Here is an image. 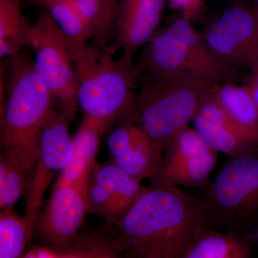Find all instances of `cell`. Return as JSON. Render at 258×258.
Returning <instances> with one entry per match:
<instances>
[{"label": "cell", "mask_w": 258, "mask_h": 258, "mask_svg": "<svg viewBox=\"0 0 258 258\" xmlns=\"http://www.w3.org/2000/svg\"><path fill=\"white\" fill-rule=\"evenodd\" d=\"M143 74L133 107L123 121L138 125L164 147L192 120L205 93L220 83L189 73Z\"/></svg>", "instance_id": "4"}, {"label": "cell", "mask_w": 258, "mask_h": 258, "mask_svg": "<svg viewBox=\"0 0 258 258\" xmlns=\"http://www.w3.org/2000/svg\"><path fill=\"white\" fill-rule=\"evenodd\" d=\"M121 252L115 247L111 225L81 234L67 247L55 249L35 245L25 254V258H117Z\"/></svg>", "instance_id": "14"}, {"label": "cell", "mask_w": 258, "mask_h": 258, "mask_svg": "<svg viewBox=\"0 0 258 258\" xmlns=\"http://www.w3.org/2000/svg\"><path fill=\"white\" fill-rule=\"evenodd\" d=\"M115 43H90L73 57L78 81V106L84 118L102 133L118 118H125L135 101L139 76L133 60L120 55Z\"/></svg>", "instance_id": "3"}, {"label": "cell", "mask_w": 258, "mask_h": 258, "mask_svg": "<svg viewBox=\"0 0 258 258\" xmlns=\"http://www.w3.org/2000/svg\"><path fill=\"white\" fill-rule=\"evenodd\" d=\"M202 201L212 228L250 233L257 229L258 147L230 157Z\"/></svg>", "instance_id": "6"}, {"label": "cell", "mask_w": 258, "mask_h": 258, "mask_svg": "<svg viewBox=\"0 0 258 258\" xmlns=\"http://www.w3.org/2000/svg\"><path fill=\"white\" fill-rule=\"evenodd\" d=\"M212 88L202 98L192 119L195 128L209 147L230 158L258 147L252 137L237 128L227 118L214 98Z\"/></svg>", "instance_id": "12"}, {"label": "cell", "mask_w": 258, "mask_h": 258, "mask_svg": "<svg viewBox=\"0 0 258 258\" xmlns=\"http://www.w3.org/2000/svg\"><path fill=\"white\" fill-rule=\"evenodd\" d=\"M34 25L24 15L21 0H0V57L10 58L30 47Z\"/></svg>", "instance_id": "16"}, {"label": "cell", "mask_w": 258, "mask_h": 258, "mask_svg": "<svg viewBox=\"0 0 258 258\" xmlns=\"http://www.w3.org/2000/svg\"><path fill=\"white\" fill-rule=\"evenodd\" d=\"M27 1L32 4L42 5V6H46L48 8L51 5L57 3V2L62 1V0H27Z\"/></svg>", "instance_id": "26"}, {"label": "cell", "mask_w": 258, "mask_h": 258, "mask_svg": "<svg viewBox=\"0 0 258 258\" xmlns=\"http://www.w3.org/2000/svg\"><path fill=\"white\" fill-rule=\"evenodd\" d=\"M29 182L28 176L25 175L18 163L8 157V171L4 179L0 181L1 210L13 208L23 194L26 193Z\"/></svg>", "instance_id": "23"}, {"label": "cell", "mask_w": 258, "mask_h": 258, "mask_svg": "<svg viewBox=\"0 0 258 258\" xmlns=\"http://www.w3.org/2000/svg\"><path fill=\"white\" fill-rule=\"evenodd\" d=\"M103 134L96 125L84 118L73 138L72 153L58 178L66 181L79 179L95 163L100 138Z\"/></svg>", "instance_id": "19"}, {"label": "cell", "mask_w": 258, "mask_h": 258, "mask_svg": "<svg viewBox=\"0 0 258 258\" xmlns=\"http://www.w3.org/2000/svg\"><path fill=\"white\" fill-rule=\"evenodd\" d=\"M250 232L221 231L208 224L202 226L183 258H249L253 257Z\"/></svg>", "instance_id": "13"}, {"label": "cell", "mask_w": 258, "mask_h": 258, "mask_svg": "<svg viewBox=\"0 0 258 258\" xmlns=\"http://www.w3.org/2000/svg\"><path fill=\"white\" fill-rule=\"evenodd\" d=\"M91 174L106 185L111 193L114 203L115 222L124 216L147 189L141 181L129 176L113 163L100 165L95 162Z\"/></svg>", "instance_id": "17"}, {"label": "cell", "mask_w": 258, "mask_h": 258, "mask_svg": "<svg viewBox=\"0 0 258 258\" xmlns=\"http://www.w3.org/2000/svg\"><path fill=\"white\" fill-rule=\"evenodd\" d=\"M166 0H119L115 9V43L122 56L133 60L159 30Z\"/></svg>", "instance_id": "11"}, {"label": "cell", "mask_w": 258, "mask_h": 258, "mask_svg": "<svg viewBox=\"0 0 258 258\" xmlns=\"http://www.w3.org/2000/svg\"><path fill=\"white\" fill-rule=\"evenodd\" d=\"M171 7L180 10L184 18L191 19L198 15L203 6L204 0H169Z\"/></svg>", "instance_id": "24"}, {"label": "cell", "mask_w": 258, "mask_h": 258, "mask_svg": "<svg viewBox=\"0 0 258 258\" xmlns=\"http://www.w3.org/2000/svg\"><path fill=\"white\" fill-rule=\"evenodd\" d=\"M93 165L74 181L60 178L56 180L35 227V235L42 245L55 249L64 248L79 235L88 212L86 191Z\"/></svg>", "instance_id": "8"}, {"label": "cell", "mask_w": 258, "mask_h": 258, "mask_svg": "<svg viewBox=\"0 0 258 258\" xmlns=\"http://www.w3.org/2000/svg\"><path fill=\"white\" fill-rule=\"evenodd\" d=\"M205 224L201 200L177 186L152 184L111 225L115 247L125 257L183 258Z\"/></svg>", "instance_id": "1"}, {"label": "cell", "mask_w": 258, "mask_h": 258, "mask_svg": "<svg viewBox=\"0 0 258 258\" xmlns=\"http://www.w3.org/2000/svg\"><path fill=\"white\" fill-rule=\"evenodd\" d=\"M250 8L258 14V0H251Z\"/></svg>", "instance_id": "28"}, {"label": "cell", "mask_w": 258, "mask_h": 258, "mask_svg": "<svg viewBox=\"0 0 258 258\" xmlns=\"http://www.w3.org/2000/svg\"><path fill=\"white\" fill-rule=\"evenodd\" d=\"M217 152L214 150L181 163L167 171L158 173L151 179L152 184L198 187L208 182L217 164Z\"/></svg>", "instance_id": "20"}, {"label": "cell", "mask_w": 258, "mask_h": 258, "mask_svg": "<svg viewBox=\"0 0 258 258\" xmlns=\"http://www.w3.org/2000/svg\"><path fill=\"white\" fill-rule=\"evenodd\" d=\"M201 35L217 57L238 71L258 61V14L245 4L230 5Z\"/></svg>", "instance_id": "9"}, {"label": "cell", "mask_w": 258, "mask_h": 258, "mask_svg": "<svg viewBox=\"0 0 258 258\" xmlns=\"http://www.w3.org/2000/svg\"><path fill=\"white\" fill-rule=\"evenodd\" d=\"M30 47L37 72L58 103L60 111L74 120L79 106L71 45L49 12H42L34 24Z\"/></svg>", "instance_id": "7"}, {"label": "cell", "mask_w": 258, "mask_h": 258, "mask_svg": "<svg viewBox=\"0 0 258 258\" xmlns=\"http://www.w3.org/2000/svg\"><path fill=\"white\" fill-rule=\"evenodd\" d=\"M251 74L248 83L246 87L248 89L251 96L253 98L254 102L258 107V61L250 69Z\"/></svg>", "instance_id": "25"}, {"label": "cell", "mask_w": 258, "mask_h": 258, "mask_svg": "<svg viewBox=\"0 0 258 258\" xmlns=\"http://www.w3.org/2000/svg\"><path fill=\"white\" fill-rule=\"evenodd\" d=\"M5 93L1 106L5 154L30 176L36 164L44 127L53 109V96L28 51L9 58Z\"/></svg>", "instance_id": "2"}, {"label": "cell", "mask_w": 258, "mask_h": 258, "mask_svg": "<svg viewBox=\"0 0 258 258\" xmlns=\"http://www.w3.org/2000/svg\"><path fill=\"white\" fill-rule=\"evenodd\" d=\"M212 92L227 118L258 144V107L246 86L220 82Z\"/></svg>", "instance_id": "15"}, {"label": "cell", "mask_w": 258, "mask_h": 258, "mask_svg": "<svg viewBox=\"0 0 258 258\" xmlns=\"http://www.w3.org/2000/svg\"><path fill=\"white\" fill-rule=\"evenodd\" d=\"M219 1L227 2V3H230L231 5L237 4H245L244 2L245 1V0H219Z\"/></svg>", "instance_id": "27"}, {"label": "cell", "mask_w": 258, "mask_h": 258, "mask_svg": "<svg viewBox=\"0 0 258 258\" xmlns=\"http://www.w3.org/2000/svg\"><path fill=\"white\" fill-rule=\"evenodd\" d=\"M164 146L153 141L135 149H128L113 157V163L134 179H152L160 169Z\"/></svg>", "instance_id": "21"}, {"label": "cell", "mask_w": 258, "mask_h": 258, "mask_svg": "<svg viewBox=\"0 0 258 258\" xmlns=\"http://www.w3.org/2000/svg\"><path fill=\"white\" fill-rule=\"evenodd\" d=\"M165 148L166 155L160 169L156 174L172 169L184 161L212 150L198 131L190 128L189 125L178 132Z\"/></svg>", "instance_id": "22"}, {"label": "cell", "mask_w": 258, "mask_h": 258, "mask_svg": "<svg viewBox=\"0 0 258 258\" xmlns=\"http://www.w3.org/2000/svg\"><path fill=\"white\" fill-rule=\"evenodd\" d=\"M37 220L21 217L13 208L2 210L0 215V257H24L27 244L35 232Z\"/></svg>", "instance_id": "18"}, {"label": "cell", "mask_w": 258, "mask_h": 258, "mask_svg": "<svg viewBox=\"0 0 258 258\" xmlns=\"http://www.w3.org/2000/svg\"><path fill=\"white\" fill-rule=\"evenodd\" d=\"M72 120L62 111L52 109L42 132L35 169L25 193L26 215L37 220L47 188L64 169L72 153L69 133Z\"/></svg>", "instance_id": "10"}, {"label": "cell", "mask_w": 258, "mask_h": 258, "mask_svg": "<svg viewBox=\"0 0 258 258\" xmlns=\"http://www.w3.org/2000/svg\"><path fill=\"white\" fill-rule=\"evenodd\" d=\"M135 66L140 75L189 73L218 82H233L238 71L217 57L205 43L201 32L182 15L157 30Z\"/></svg>", "instance_id": "5"}]
</instances>
